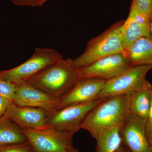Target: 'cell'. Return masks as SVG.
I'll use <instances>...</instances> for the list:
<instances>
[{
  "mask_svg": "<svg viewBox=\"0 0 152 152\" xmlns=\"http://www.w3.org/2000/svg\"><path fill=\"white\" fill-rule=\"evenodd\" d=\"M129 16L132 18L142 26L150 31L151 20L148 15L142 12L134 6L131 5Z\"/></svg>",
  "mask_w": 152,
  "mask_h": 152,
  "instance_id": "cell-18",
  "label": "cell"
},
{
  "mask_svg": "<svg viewBox=\"0 0 152 152\" xmlns=\"http://www.w3.org/2000/svg\"></svg>",
  "mask_w": 152,
  "mask_h": 152,
  "instance_id": "cell-30",
  "label": "cell"
},
{
  "mask_svg": "<svg viewBox=\"0 0 152 152\" xmlns=\"http://www.w3.org/2000/svg\"><path fill=\"white\" fill-rule=\"evenodd\" d=\"M152 129V91L151 94V104L148 115L146 120V133L148 134Z\"/></svg>",
  "mask_w": 152,
  "mask_h": 152,
  "instance_id": "cell-23",
  "label": "cell"
},
{
  "mask_svg": "<svg viewBox=\"0 0 152 152\" xmlns=\"http://www.w3.org/2000/svg\"><path fill=\"white\" fill-rule=\"evenodd\" d=\"M65 152H79V151L77 150L75 148H71V149L67 151H66Z\"/></svg>",
  "mask_w": 152,
  "mask_h": 152,
  "instance_id": "cell-27",
  "label": "cell"
},
{
  "mask_svg": "<svg viewBox=\"0 0 152 152\" xmlns=\"http://www.w3.org/2000/svg\"><path fill=\"white\" fill-rule=\"evenodd\" d=\"M16 91V86L0 77V95L12 103Z\"/></svg>",
  "mask_w": 152,
  "mask_h": 152,
  "instance_id": "cell-19",
  "label": "cell"
},
{
  "mask_svg": "<svg viewBox=\"0 0 152 152\" xmlns=\"http://www.w3.org/2000/svg\"><path fill=\"white\" fill-rule=\"evenodd\" d=\"M22 131L34 152H65L74 147L73 134L45 128Z\"/></svg>",
  "mask_w": 152,
  "mask_h": 152,
  "instance_id": "cell-7",
  "label": "cell"
},
{
  "mask_svg": "<svg viewBox=\"0 0 152 152\" xmlns=\"http://www.w3.org/2000/svg\"><path fill=\"white\" fill-rule=\"evenodd\" d=\"M0 152H34L28 142L0 146Z\"/></svg>",
  "mask_w": 152,
  "mask_h": 152,
  "instance_id": "cell-20",
  "label": "cell"
},
{
  "mask_svg": "<svg viewBox=\"0 0 152 152\" xmlns=\"http://www.w3.org/2000/svg\"><path fill=\"white\" fill-rule=\"evenodd\" d=\"M121 37L123 47L126 53L139 39L144 37L151 39L150 31L142 26L129 16L121 26Z\"/></svg>",
  "mask_w": 152,
  "mask_h": 152,
  "instance_id": "cell-15",
  "label": "cell"
},
{
  "mask_svg": "<svg viewBox=\"0 0 152 152\" xmlns=\"http://www.w3.org/2000/svg\"><path fill=\"white\" fill-rule=\"evenodd\" d=\"M78 72L79 69L74 65L72 59H63L26 82L59 99L78 80Z\"/></svg>",
  "mask_w": 152,
  "mask_h": 152,
  "instance_id": "cell-2",
  "label": "cell"
},
{
  "mask_svg": "<svg viewBox=\"0 0 152 152\" xmlns=\"http://www.w3.org/2000/svg\"><path fill=\"white\" fill-rule=\"evenodd\" d=\"M16 5L21 7H40L50 0H10Z\"/></svg>",
  "mask_w": 152,
  "mask_h": 152,
  "instance_id": "cell-22",
  "label": "cell"
},
{
  "mask_svg": "<svg viewBox=\"0 0 152 152\" xmlns=\"http://www.w3.org/2000/svg\"><path fill=\"white\" fill-rule=\"evenodd\" d=\"M27 141L21 129L4 117H0V146Z\"/></svg>",
  "mask_w": 152,
  "mask_h": 152,
  "instance_id": "cell-16",
  "label": "cell"
},
{
  "mask_svg": "<svg viewBox=\"0 0 152 152\" xmlns=\"http://www.w3.org/2000/svg\"><path fill=\"white\" fill-rule=\"evenodd\" d=\"M105 81L99 79H79L68 93L59 99V106L58 110L98 99V96L103 88Z\"/></svg>",
  "mask_w": 152,
  "mask_h": 152,
  "instance_id": "cell-11",
  "label": "cell"
},
{
  "mask_svg": "<svg viewBox=\"0 0 152 152\" xmlns=\"http://www.w3.org/2000/svg\"><path fill=\"white\" fill-rule=\"evenodd\" d=\"M12 103L0 95V117L3 116L6 110Z\"/></svg>",
  "mask_w": 152,
  "mask_h": 152,
  "instance_id": "cell-24",
  "label": "cell"
},
{
  "mask_svg": "<svg viewBox=\"0 0 152 152\" xmlns=\"http://www.w3.org/2000/svg\"><path fill=\"white\" fill-rule=\"evenodd\" d=\"M63 59L62 55L53 49L37 48L32 56L24 63L10 69L0 71V77L18 86Z\"/></svg>",
  "mask_w": 152,
  "mask_h": 152,
  "instance_id": "cell-4",
  "label": "cell"
},
{
  "mask_svg": "<svg viewBox=\"0 0 152 152\" xmlns=\"http://www.w3.org/2000/svg\"><path fill=\"white\" fill-rule=\"evenodd\" d=\"M152 19V13L151 15V20Z\"/></svg>",
  "mask_w": 152,
  "mask_h": 152,
  "instance_id": "cell-29",
  "label": "cell"
},
{
  "mask_svg": "<svg viewBox=\"0 0 152 152\" xmlns=\"http://www.w3.org/2000/svg\"><path fill=\"white\" fill-rule=\"evenodd\" d=\"M147 137L148 141L149 143L151 146L152 147V129L147 134Z\"/></svg>",
  "mask_w": 152,
  "mask_h": 152,
  "instance_id": "cell-25",
  "label": "cell"
},
{
  "mask_svg": "<svg viewBox=\"0 0 152 152\" xmlns=\"http://www.w3.org/2000/svg\"><path fill=\"white\" fill-rule=\"evenodd\" d=\"M132 5L148 15L151 18L152 13V0H132Z\"/></svg>",
  "mask_w": 152,
  "mask_h": 152,
  "instance_id": "cell-21",
  "label": "cell"
},
{
  "mask_svg": "<svg viewBox=\"0 0 152 152\" xmlns=\"http://www.w3.org/2000/svg\"><path fill=\"white\" fill-rule=\"evenodd\" d=\"M152 86L150 83L142 88L130 94L129 109L130 113L146 120L148 115Z\"/></svg>",
  "mask_w": 152,
  "mask_h": 152,
  "instance_id": "cell-14",
  "label": "cell"
},
{
  "mask_svg": "<svg viewBox=\"0 0 152 152\" xmlns=\"http://www.w3.org/2000/svg\"><path fill=\"white\" fill-rule=\"evenodd\" d=\"M128 152V151H127Z\"/></svg>",
  "mask_w": 152,
  "mask_h": 152,
  "instance_id": "cell-31",
  "label": "cell"
},
{
  "mask_svg": "<svg viewBox=\"0 0 152 152\" xmlns=\"http://www.w3.org/2000/svg\"><path fill=\"white\" fill-rule=\"evenodd\" d=\"M150 33H151V39L152 40V19L151 22V26H150Z\"/></svg>",
  "mask_w": 152,
  "mask_h": 152,
  "instance_id": "cell-28",
  "label": "cell"
},
{
  "mask_svg": "<svg viewBox=\"0 0 152 152\" xmlns=\"http://www.w3.org/2000/svg\"><path fill=\"white\" fill-rule=\"evenodd\" d=\"M152 69L151 66H131L118 76L106 81L98 99L130 94L140 90L149 83L146 76Z\"/></svg>",
  "mask_w": 152,
  "mask_h": 152,
  "instance_id": "cell-5",
  "label": "cell"
},
{
  "mask_svg": "<svg viewBox=\"0 0 152 152\" xmlns=\"http://www.w3.org/2000/svg\"><path fill=\"white\" fill-rule=\"evenodd\" d=\"M116 152H128L125 149L124 147L122 145L119 147L118 149L117 150Z\"/></svg>",
  "mask_w": 152,
  "mask_h": 152,
  "instance_id": "cell-26",
  "label": "cell"
},
{
  "mask_svg": "<svg viewBox=\"0 0 152 152\" xmlns=\"http://www.w3.org/2000/svg\"><path fill=\"white\" fill-rule=\"evenodd\" d=\"M96 140V152H116L122 145L120 128H114L107 131Z\"/></svg>",
  "mask_w": 152,
  "mask_h": 152,
  "instance_id": "cell-17",
  "label": "cell"
},
{
  "mask_svg": "<svg viewBox=\"0 0 152 152\" xmlns=\"http://www.w3.org/2000/svg\"><path fill=\"white\" fill-rule=\"evenodd\" d=\"M146 120L130 113L120 129L122 145L128 152H152L147 139Z\"/></svg>",
  "mask_w": 152,
  "mask_h": 152,
  "instance_id": "cell-9",
  "label": "cell"
},
{
  "mask_svg": "<svg viewBox=\"0 0 152 152\" xmlns=\"http://www.w3.org/2000/svg\"><path fill=\"white\" fill-rule=\"evenodd\" d=\"M123 22L115 23L100 35L90 40L84 52L72 60L75 66L81 69L102 58L118 53L127 55L121 39V28Z\"/></svg>",
  "mask_w": 152,
  "mask_h": 152,
  "instance_id": "cell-3",
  "label": "cell"
},
{
  "mask_svg": "<svg viewBox=\"0 0 152 152\" xmlns=\"http://www.w3.org/2000/svg\"><path fill=\"white\" fill-rule=\"evenodd\" d=\"M127 56L132 66L148 65L152 67V40L142 37L134 43Z\"/></svg>",
  "mask_w": 152,
  "mask_h": 152,
  "instance_id": "cell-13",
  "label": "cell"
},
{
  "mask_svg": "<svg viewBox=\"0 0 152 152\" xmlns=\"http://www.w3.org/2000/svg\"><path fill=\"white\" fill-rule=\"evenodd\" d=\"M104 99H96L60 109L50 114L43 128L74 134L81 129L82 124L90 111Z\"/></svg>",
  "mask_w": 152,
  "mask_h": 152,
  "instance_id": "cell-6",
  "label": "cell"
},
{
  "mask_svg": "<svg viewBox=\"0 0 152 152\" xmlns=\"http://www.w3.org/2000/svg\"><path fill=\"white\" fill-rule=\"evenodd\" d=\"M50 114L43 109L19 106L12 102L3 117L22 129H32L43 127Z\"/></svg>",
  "mask_w": 152,
  "mask_h": 152,
  "instance_id": "cell-12",
  "label": "cell"
},
{
  "mask_svg": "<svg viewBox=\"0 0 152 152\" xmlns=\"http://www.w3.org/2000/svg\"><path fill=\"white\" fill-rule=\"evenodd\" d=\"M132 66L126 54L118 53L96 61L79 69V79L95 78L107 81Z\"/></svg>",
  "mask_w": 152,
  "mask_h": 152,
  "instance_id": "cell-8",
  "label": "cell"
},
{
  "mask_svg": "<svg viewBox=\"0 0 152 152\" xmlns=\"http://www.w3.org/2000/svg\"><path fill=\"white\" fill-rule=\"evenodd\" d=\"M13 103L18 105L43 109L52 114L58 110L59 99L28 82L16 86Z\"/></svg>",
  "mask_w": 152,
  "mask_h": 152,
  "instance_id": "cell-10",
  "label": "cell"
},
{
  "mask_svg": "<svg viewBox=\"0 0 152 152\" xmlns=\"http://www.w3.org/2000/svg\"><path fill=\"white\" fill-rule=\"evenodd\" d=\"M129 99L130 94L104 98L87 115L81 129L96 140L114 128L121 129L130 114Z\"/></svg>",
  "mask_w": 152,
  "mask_h": 152,
  "instance_id": "cell-1",
  "label": "cell"
}]
</instances>
